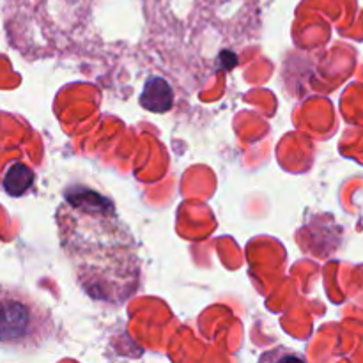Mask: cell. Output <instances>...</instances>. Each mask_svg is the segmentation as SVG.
I'll return each instance as SVG.
<instances>
[{
	"label": "cell",
	"mask_w": 363,
	"mask_h": 363,
	"mask_svg": "<svg viewBox=\"0 0 363 363\" xmlns=\"http://www.w3.org/2000/svg\"><path fill=\"white\" fill-rule=\"evenodd\" d=\"M57 227L78 286L92 300L119 305L137 291V241L108 199L87 188L66 191Z\"/></svg>",
	"instance_id": "obj_1"
},
{
	"label": "cell",
	"mask_w": 363,
	"mask_h": 363,
	"mask_svg": "<svg viewBox=\"0 0 363 363\" xmlns=\"http://www.w3.org/2000/svg\"><path fill=\"white\" fill-rule=\"evenodd\" d=\"M53 332L50 312L23 289L0 284V346L39 350Z\"/></svg>",
	"instance_id": "obj_2"
},
{
	"label": "cell",
	"mask_w": 363,
	"mask_h": 363,
	"mask_svg": "<svg viewBox=\"0 0 363 363\" xmlns=\"http://www.w3.org/2000/svg\"><path fill=\"white\" fill-rule=\"evenodd\" d=\"M140 103L144 108L151 110V112H167L174 103L172 89H170V85L167 84L165 80H162V78H151V80H147V84H145Z\"/></svg>",
	"instance_id": "obj_3"
},
{
	"label": "cell",
	"mask_w": 363,
	"mask_h": 363,
	"mask_svg": "<svg viewBox=\"0 0 363 363\" xmlns=\"http://www.w3.org/2000/svg\"><path fill=\"white\" fill-rule=\"evenodd\" d=\"M34 183V172L30 167L23 165V163H14L7 169L6 176H4V190L13 197H20L23 195L28 188Z\"/></svg>",
	"instance_id": "obj_4"
}]
</instances>
